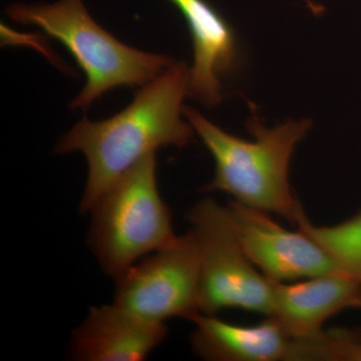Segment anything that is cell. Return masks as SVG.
<instances>
[{"label": "cell", "mask_w": 361, "mask_h": 361, "mask_svg": "<svg viewBox=\"0 0 361 361\" xmlns=\"http://www.w3.org/2000/svg\"><path fill=\"white\" fill-rule=\"evenodd\" d=\"M227 209L240 243L266 277L284 282L337 273L348 275L300 230L289 231L271 219L269 213L234 200Z\"/></svg>", "instance_id": "52a82bcc"}, {"label": "cell", "mask_w": 361, "mask_h": 361, "mask_svg": "<svg viewBox=\"0 0 361 361\" xmlns=\"http://www.w3.org/2000/svg\"><path fill=\"white\" fill-rule=\"evenodd\" d=\"M195 353L212 361H306L303 338L290 336L272 317L251 326L200 313L192 319Z\"/></svg>", "instance_id": "30bf717a"}, {"label": "cell", "mask_w": 361, "mask_h": 361, "mask_svg": "<svg viewBox=\"0 0 361 361\" xmlns=\"http://www.w3.org/2000/svg\"><path fill=\"white\" fill-rule=\"evenodd\" d=\"M114 303L149 322L200 314V254L193 233L135 263L116 278Z\"/></svg>", "instance_id": "8992f818"}, {"label": "cell", "mask_w": 361, "mask_h": 361, "mask_svg": "<svg viewBox=\"0 0 361 361\" xmlns=\"http://www.w3.org/2000/svg\"><path fill=\"white\" fill-rule=\"evenodd\" d=\"M190 71L176 61L142 87L129 106L108 120L82 118L61 137L54 153L80 151L89 165L80 211L89 212L121 176L161 147L183 148L193 139L191 123L183 122V101L189 96Z\"/></svg>", "instance_id": "6da1fadb"}, {"label": "cell", "mask_w": 361, "mask_h": 361, "mask_svg": "<svg viewBox=\"0 0 361 361\" xmlns=\"http://www.w3.org/2000/svg\"><path fill=\"white\" fill-rule=\"evenodd\" d=\"M270 280L273 294L270 317L296 338L318 336L332 316L361 308V282L348 275H322L293 284Z\"/></svg>", "instance_id": "8fae6325"}, {"label": "cell", "mask_w": 361, "mask_h": 361, "mask_svg": "<svg viewBox=\"0 0 361 361\" xmlns=\"http://www.w3.org/2000/svg\"><path fill=\"white\" fill-rule=\"evenodd\" d=\"M200 254L201 313L242 310L270 317L271 280L261 274L240 243L227 206L211 198L192 207L187 215Z\"/></svg>", "instance_id": "5b68a950"}, {"label": "cell", "mask_w": 361, "mask_h": 361, "mask_svg": "<svg viewBox=\"0 0 361 361\" xmlns=\"http://www.w3.org/2000/svg\"><path fill=\"white\" fill-rule=\"evenodd\" d=\"M6 14L14 23L35 25L61 42L87 75V84L71 108L87 111L114 87H137L153 82L176 63L163 54L133 49L97 25L82 0L54 4H9Z\"/></svg>", "instance_id": "3957f363"}, {"label": "cell", "mask_w": 361, "mask_h": 361, "mask_svg": "<svg viewBox=\"0 0 361 361\" xmlns=\"http://www.w3.org/2000/svg\"><path fill=\"white\" fill-rule=\"evenodd\" d=\"M183 115L215 161V176L206 191L224 192L240 204L296 225L303 208L292 193L289 164L312 126L310 120L288 121L269 129L253 116L247 123L253 137L248 141L225 132L194 109L183 106Z\"/></svg>", "instance_id": "7a4b0ae2"}, {"label": "cell", "mask_w": 361, "mask_h": 361, "mask_svg": "<svg viewBox=\"0 0 361 361\" xmlns=\"http://www.w3.org/2000/svg\"><path fill=\"white\" fill-rule=\"evenodd\" d=\"M167 334L165 323L144 319L113 303L90 308L71 332L68 353L80 361H141Z\"/></svg>", "instance_id": "9c48e42d"}, {"label": "cell", "mask_w": 361, "mask_h": 361, "mask_svg": "<svg viewBox=\"0 0 361 361\" xmlns=\"http://www.w3.org/2000/svg\"><path fill=\"white\" fill-rule=\"evenodd\" d=\"M184 16L191 33L194 65L190 71L189 96L212 108L222 101V78L238 68L236 33L206 0H169Z\"/></svg>", "instance_id": "ba28073f"}, {"label": "cell", "mask_w": 361, "mask_h": 361, "mask_svg": "<svg viewBox=\"0 0 361 361\" xmlns=\"http://www.w3.org/2000/svg\"><path fill=\"white\" fill-rule=\"evenodd\" d=\"M296 226L322 246L344 273L361 282V210L332 226L313 224L303 211Z\"/></svg>", "instance_id": "7c38bea8"}, {"label": "cell", "mask_w": 361, "mask_h": 361, "mask_svg": "<svg viewBox=\"0 0 361 361\" xmlns=\"http://www.w3.org/2000/svg\"><path fill=\"white\" fill-rule=\"evenodd\" d=\"M90 211L89 245L114 279L177 237L172 214L159 192L156 153L121 176Z\"/></svg>", "instance_id": "277c9868"}, {"label": "cell", "mask_w": 361, "mask_h": 361, "mask_svg": "<svg viewBox=\"0 0 361 361\" xmlns=\"http://www.w3.org/2000/svg\"><path fill=\"white\" fill-rule=\"evenodd\" d=\"M311 339L312 361H361V329H323Z\"/></svg>", "instance_id": "4fadbf2b"}]
</instances>
